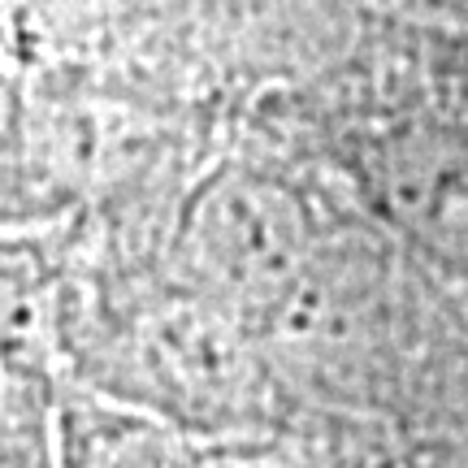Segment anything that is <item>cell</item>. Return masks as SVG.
Wrapping results in <instances>:
<instances>
[]
</instances>
